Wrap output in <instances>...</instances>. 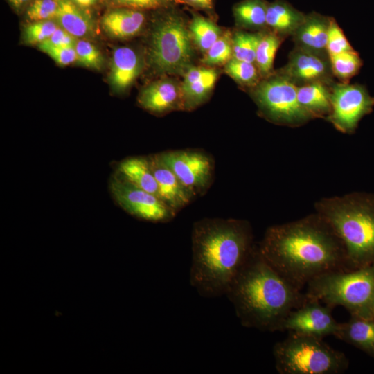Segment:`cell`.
<instances>
[{
    "instance_id": "6da1fadb",
    "label": "cell",
    "mask_w": 374,
    "mask_h": 374,
    "mask_svg": "<svg viewBox=\"0 0 374 374\" xmlns=\"http://www.w3.org/2000/svg\"><path fill=\"white\" fill-rule=\"evenodd\" d=\"M257 247L274 269L301 290L323 274L350 270L342 241L317 213L269 227Z\"/></svg>"
},
{
    "instance_id": "7a4b0ae2",
    "label": "cell",
    "mask_w": 374,
    "mask_h": 374,
    "mask_svg": "<svg viewBox=\"0 0 374 374\" xmlns=\"http://www.w3.org/2000/svg\"><path fill=\"white\" fill-rule=\"evenodd\" d=\"M191 241L190 283L206 298L226 295L256 246L250 224L237 219L199 220Z\"/></svg>"
},
{
    "instance_id": "3957f363",
    "label": "cell",
    "mask_w": 374,
    "mask_h": 374,
    "mask_svg": "<svg viewBox=\"0 0 374 374\" xmlns=\"http://www.w3.org/2000/svg\"><path fill=\"white\" fill-rule=\"evenodd\" d=\"M226 295L241 324L262 331H279L287 315L306 300L305 294L280 275L255 246Z\"/></svg>"
},
{
    "instance_id": "277c9868",
    "label": "cell",
    "mask_w": 374,
    "mask_h": 374,
    "mask_svg": "<svg viewBox=\"0 0 374 374\" xmlns=\"http://www.w3.org/2000/svg\"><path fill=\"white\" fill-rule=\"evenodd\" d=\"M316 213L342 241L350 270L374 263V197L359 193L322 198Z\"/></svg>"
},
{
    "instance_id": "5b68a950",
    "label": "cell",
    "mask_w": 374,
    "mask_h": 374,
    "mask_svg": "<svg viewBox=\"0 0 374 374\" xmlns=\"http://www.w3.org/2000/svg\"><path fill=\"white\" fill-rule=\"evenodd\" d=\"M305 296L331 307H344L351 314L374 319V263L319 276L306 285Z\"/></svg>"
},
{
    "instance_id": "8992f818",
    "label": "cell",
    "mask_w": 374,
    "mask_h": 374,
    "mask_svg": "<svg viewBox=\"0 0 374 374\" xmlns=\"http://www.w3.org/2000/svg\"><path fill=\"white\" fill-rule=\"evenodd\" d=\"M276 369L280 374H339L348 360L322 338L290 332L273 348Z\"/></svg>"
},
{
    "instance_id": "52a82bcc",
    "label": "cell",
    "mask_w": 374,
    "mask_h": 374,
    "mask_svg": "<svg viewBox=\"0 0 374 374\" xmlns=\"http://www.w3.org/2000/svg\"><path fill=\"white\" fill-rule=\"evenodd\" d=\"M192 37L184 19L168 12L154 25L150 34L148 61L158 73H184L193 59Z\"/></svg>"
},
{
    "instance_id": "ba28073f",
    "label": "cell",
    "mask_w": 374,
    "mask_h": 374,
    "mask_svg": "<svg viewBox=\"0 0 374 374\" xmlns=\"http://www.w3.org/2000/svg\"><path fill=\"white\" fill-rule=\"evenodd\" d=\"M249 91L260 115L272 123L296 127L312 120L298 101L297 87L276 70Z\"/></svg>"
},
{
    "instance_id": "9c48e42d",
    "label": "cell",
    "mask_w": 374,
    "mask_h": 374,
    "mask_svg": "<svg viewBox=\"0 0 374 374\" xmlns=\"http://www.w3.org/2000/svg\"><path fill=\"white\" fill-rule=\"evenodd\" d=\"M330 91L331 112L326 120L342 133H353L360 120L372 112L374 97L357 83L335 82Z\"/></svg>"
},
{
    "instance_id": "30bf717a",
    "label": "cell",
    "mask_w": 374,
    "mask_h": 374,
    "mask_svg": "<svg viewBox=\"0 0 374 374\" xmlns=\"http://www.w3.org/2000/svg\"><path fill=\"white\" fill-rule=\"evenodd\" d=\"M109 187L116 202L139 220L166 222L176 215L159 196L132 184L120 175L111 179Z\"/></svg>"
},
{
    "instance_id": "8fae6325",
    "label": "cell",
    "mask_w": 374,
    "mask_h": 374,
    "mask_svg": "<svg viewBox=\"0 0 374 374\" xmlns=\"http://www.w3.org/2000/svg\"><path fill=\"white\" fill-rule=\"evenodd\" d=\"M183 186L195 196L212 181L213 162L208 154L195 150H174L158 154Z\"/></svg>"
},
{
    "instance_id": "7c38bea8",
    "label": "cell",
    "mask_w": 374,
    "mask_h": 374,
    "mask_svg": "<svg viewBox=\"0 0 374 374\" xmlns=\"http://www.w3.org/2000/svg\"><path fill=\"white\" fill-rule=\"evenodd\" d=\"M332 308L306 296V300L292 310L283 321L279 331L323 338L335 335L339 323L332 317Z\"/></svg>"
},
{
    "instance_id": "4fadbf2b",
    "label": "cell",
    "mask_w": 374,
    "mask_h": 374,
    "mask_svg": "<svg viewBox=\"0 0 374 374\" xmlns=\"http://www.w3.org/2000/svg\"><path fill=\"white\" fill-rule=\"evenodd\" d=\"M297 87L314 82L331 85L335 81L329 54H318L294 47L287 64L276 70Z\"/></svg>"
},
{
    "instance_id": "5bb4252c",
    "label": "cell",
    "mask_w": 374,
    "mask_h": 374,
    "mask_svg": "<svg viewBox=\"0 0 374 374\" xmlns=\"http://www.w3.org/2000/svg\"><path fill=\"white\" fill-rule=\"evenodd\" d=\"M158 186L159 197L175 213L186 206L195 197L180 182L158 154L149 157Z\"/></svg>"
},
{
    "instance_id": "9a60e30c",
    "label": "cell",
    "mask_w": 374,
    "mask_h": 374,
    "mask_svg": "<svg viewBox=\"0 0 374 374\" xmlns=\"http://www.w3.org/2000/svg\"><path fill=\"white\" fill-rule=\"evenodd\" d=\"M330 18L317 12L306 14L292 36L294 47L318 54H328L327 42Z\"/></svg>"
},
{
    "instance_id": "2e32d148",
    "label": "cell",
    "mask_w": 374,
    "mask_h": 374,
    "mask_svg": "<svg viewBox=\"0 0 374 374\" xmlns=\"http://www.w3.org/2000/svg\"><path fill=\"white\" fill-rule=\"evenodd\" d=\"M138 102L145 109L156 114L182 109L181 87L169 79L154 82L140 92Z\"/></svg>"
},
{
    "instance_id": "e0dca14e",
    "label": "cell",
    "mask_w": 374,
    "mask_h": 374,
    "mask_svg": "<svg viewBox=\"0 0 374 374\" xmlns=\"http://www.w3.org/2000/svg\"><path fill=\"white\" fill-rule=\"evenodd\" d=\"M217 73L211 69L190 67L181 85L182 109L191 110L202 104L213 90Z\"/></svg>"
},
{
    "instance_id": "ac0fdd59",
    "label": "cell",
    "mask_w": 374,
    "mask_h": 374,
    "mask_svg": "<svg viewBox=\"0 0 374 374\" xmlns=\"http://www.w3.org/2000/svg\"><path fill=\"white\" fill-rule=\"evenodd\" d=\"M142 63L138 53L127 46L118 47L112 53L109 82L117 93L125 91L139 76Z\"/></svg>"
},
{
    "instance_id": "d6986e66",
    "label": "cell",
    "mask_w": 374,
    "mask_h": 374,
    "mask_svg": "<svg viewBox=\"0 0 374 374\" xmlns=\"http://www.w3.org/2000/svg\"><path fill=\"white\" fill-rule=\"evenodd\" d=\"M145 16L139 10L119 8L105 13L100 20L105 33L115 39H128L137 35L143 28Z\"/></svg>"
},
{
    "instance_id": "ffe728a7",
    "label": "cell",
    "mask_w": 374,
    "mask_h": 374,
    "mask_svg": "<svg viewBox=\"0 0 374 374\" xmlns=\"http://www.w3.org/2000/svg\"><path fill=\"white\" fill-rule=\"evenodd\" d=\"M59 26L77 39L93 37L96 26L93 19L71 0H59V9L55 19Z\"/></svg>"
},
{
    "instance_id": "44dd1931",
    "label": "cell",
    "mask_w": 374,
    "mask_h": 374,
    "mask_svg": "<svg viewBox=\"0 0 374 374\" xmlns=\"http://www.w3.org/2000/svg\"><path fill=\"white\" fill-rule=\"evenodd\" d=\"M305 15L285 0H275L267 5V28L285 39L292 36Z\"/></svg>"
},
{
    "instance_id": "7402d4cb",
    "label": "cell",
    "mask_w": 374,
    "mask_h": 374,
    "mask_svg": "<svg viewBox=\"0 0 374 374\" xmlns=\"http://www.w3.org/2000/svg\"><path fill=\"white\" fill-rule=\"evenodd\" d=\"M330 86L318 82L297 87L298 101L312 119L326 120L330 115L331 112Z\"/></svg>"
},
{
    "instance_id": "603a6c76",
    "label": "cell",
    "mask_w": 374,
    "mask_h": 374,
    "mask_svg": "<svg viewBox=\"0 0 374 374\" xmlns=\"http://www.w3.org/2000/svg\"><path fill=\"white\" fill-rule=\"evenodd\" d=\"M334 336L374 357V319L351 317L339 323Z\"/></svg>"
},
{
    "instance_id": "cb8c5ba5",
    "label": "cell",
    "mask_w": 374,
    "mask_h": 374,
    "mask_svg": "<svg viewBox=\"0 0 374 374\" xmlns=\"http://www.w3.org/2000/svg\"><path fill=\"white\" fill-rule=\"evenodd\" d=\"M118 172L132 184L159 196L158 186L149 158L135 157L125 159L119 163Z\"/></svg>"
},
{
    "instance_id": "d4e9b609",
    "label": "cell",
    "mask_w": 374,
    "mask_h": 374,
    "mask_svg": "<svg viewBox=\"0 0 374 374\" xmlns=\"http://www.w3.org/2000/svg\"><path fill=\"white\" fill-rule=\"evenodd\" d=\"M266 0H242L233 7L235 22L240 27L258 32L267 29Z\"/></svg>"
},
{
    "instance_id": "484cf974",
    "label": "cell",
    "mask_w": 374,
    "mask_h": 374,
    "mask_svg": "<svg viewBox=\"0 0 374 374\" xmlns=\"http://www.w3.org/2000/svg\"><path fill=\"white\" fill-rule=\"evenodd\" d=\"M283 41L284 39L268 28L262 30L255 59V64L262 78L268 77L275 72L274 57Z\"/></svg>"
},
{
    "instance_id": "4316f807",
    "label": "cell",
    "mask_w": 374,
    "mask_h": 374,
    "mask_svg": "<svg viewBox=\"0 0 374 374\" xmlns=\"http://www.w3.org/2000/svg\"><path fill=\"white\" fill-rule=\"evenodd\" d=\"M191 37L203 53L222 35L220 28L212 21L198 15H195L189 26Z\"/></svg>"
},
{
    "instance_id": "83f0119b",
    "label": "cell",
    "mask_w": 374,
    "mask_h": 374,
    "mask_svg": "<svg viewBox=\"0 0 374 374\" xmlns=\"http://www.w3.org/2000/svg\"><path fill=\"white\" fill-rule=\"evenodd\" d=\"M332 73L340 82L347 83L360 71L363 64L359 53L354 49L330 55Z\"/></svg>"
},
{
    "instance_id": "f1b7e54d",
    "label": "cell",
    "mask_w": 374,
    "mask_h": 374,
    "mask_svg": "<svg viewBox=\"0 0 374 374\" xmlns=\"http://www.w3.org/2000/svg\"><path fill=\"white\" fill-rule=\"evenodd\" d=\"M262 31L238 30L232 35L233 58L255 63L256 48Z\"/></svg>"
},
{
    "instance_id": "f546056e",
    "label": "cell",
    "mask_w": 374,
    "mask_h": 374,
    "mask_svg": "<svg viewBox=\"0 0 374 374\" xmlns=\"http://www.w3.org/2000/svg\"><path fill=\"white\" fill-rule=\"evenodd\" d=\"M226 73L240 85L251 89L262 79L255 63L231 58L225 66Z\"/></svg>"
},
{
    "instance_id": "4dcf8cb0",
    "label": "cell",
    "mask_w": 374,
    "mask_h": 374,
    "mask_svg": "<svg viewBox=\"0 0 374 374\" xmlns=\"http://www.w3.org/2000/svg\"><path fill=\"white\" fill-rule=\"evenodd\" d=\"M233 58L232 35H222L205 53L202 62L208 66L226 64Z\"/></svg>"
},
{
    "instance_id": "1f68e13d",
    "label": "cell",
    "mask_w": 374,
    "mask_h": 374,
    "mask_svg": "<svg viewBox=\"0 0 374 374\" xmlns=\"http://www.w3.org/2000/svg\"><path fill=\"white\" fill-rule=\"evenodd\" d=\"M60 27L55 20L33 21L23 30V41L28 45H39L48 39Z\"/></svg>"
},
{
    "instance_id": "d6a6232c",
    "label": "cell",
    "mask_w": 374,
    "mask_h": 374,
    "mask_svg": "<svg viewBox=\"0 0 374 374\" xmlns=\"http://www.w3.org/2000/svg\"><path fill=\"white\" fill-rule=\"evenodd\" d=\"M76 63L95 70H100L104 64V57L99 49L87 39H78L75 45Z\"/></svg>"
},
{
    "instance_id": "836d02e7",
    "label": "cell",
    "mask_w": 374,
    "mask_h": 374,
    "mask_svg": "<svg viewBox=\"0 0 374 374\" xmlns=\"http://www.w3.org/2000/svg\"><path fill=\"white\" fill-rule=\"evenodd\" d=\"M59 9V0H34L26 10L33 21L55 20Z\"/></svg>"
},
{
    "instance_id": "e575fe53",
    "label": "cell",
    "mask_w": 374,
    "mask_h": 374,
    "mask_svg": "<svg viewBox=\"0 0 374 374\" xmlns=\"http://www.w3.org/2000/svg\"><path fill=\"white\" fill-rule=\"evenodd\" d=\"M353 50L354 48L347 39L343 30L335 19L331 17L327 42V51L329 55Z\"/></svg>"
},
{
    "instance_id": "d590c367",
    "label": "cell",
    "mask_w": 374,
    "mask_h": 374,
    "mask_svg": "<svg viewBox=\"0 0 374 374\" xmlns=\"http://www.w3.org/2000/svg\"><path fill=\"white\" fill-rule=\"evenodd\" d=\"M38 47L60 66H67L76 62L75 46H56L43 42L38 45Z\"/></svg>"
},
{
    "instance_id": "8d00e7d4",
    "label": "cell",
    "mask_w": 374,
    "mask_h": 374,
    "mask_svg": "<svg viewBox=\"0 0 374 374\" xmlns=\"http://www.w3.org/2000/svg\"><path fill=\"white\" fill-rule=\"evenodd\" d=\"M116 7L127 8L136 10L157 9L170 7L182 3L183 0H107Z\"/></svg>"
},
{
    "instance_id": "74e56055",
    "label": "cell",
    "mask_w": 374,
    "mask_h": 374,
    "mask_svg": "<svg viewBox=\"0 0 374 374\" xmlns=\"http://www.w3.org/2000/svg\"><path fill=\"white\" fill-rule=\"evenodd\" d=\"M78 39L60 26L44 43L56 46H75Z\"/></svg>"
},
{
    "instance_id": "f35d334b",
    "label": "cell",
    "mask_w": 374,
    "mask_h": 374,
    "mask_svg": "<svg viewBox=\"0 0 374 374\" xmlns=\"http://www.w3.org/2000/svg\"><path fill=\"white\" fill-rule=\"evenodd\" d=\"M194 6L202 9L210 10L213 8V0H185Z\"/></svg>"
},
{
    "instance_id": "ab89813d",
    "label": "cell",
    "mask_w": 374,
    "mask_h": 374,
    "mask_svg": "<svg viewBox=\"0 0 374 374\" xmlns=\"http://www.w3.org/2000/svg\"><path fill=\"white\" fill-rule=\"evenodd\" d=\"M78 6L85 9L95 5L98 0H71Z\"/></svg>"
},
{
    "instance_id": "60d3db41",
    "label": "cell",
    "mask_w": 374,
    "mask_h": 374,
    "mask_svg": "<svg viewBox=\"0 0 374 374\" xmlns=\"http://www.w3.org/2000/svg\"><path fill=\"white\" fill-rule=\"evenodd\" d=\"M16 10L21 9L30 0H8Z\"/></svg>"
}]
</instances>
